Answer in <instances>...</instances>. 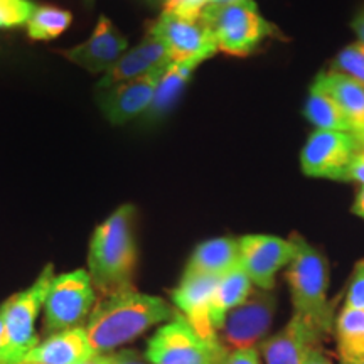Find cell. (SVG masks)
I'll return each instance as SVG.
<instances>
[{
	"label": "cell",
	"mask_w": 364,
	"mask_h": 364,
	"mask_svg": "<svg viewBox=\"0 0 364 364\" xmlns=\"http://www.w3.org/2000/svg\"><path fill=\"white\" fill-rule=\"evenodd\" d=\"M171 63V53L167 44L157 36L149 33L134 49L127 51L110 70L105 73L102 80L97 83V90H108L115 85L125 83V81L140 78L157 68L169 66Z\"/></svg>",
	"instance_id": "obj_15"
},
{
	"label": "cell",
	"mask_w": 364,
	"mask_h": 364,
	"mask_svg": "<svg viewBox=\"0 0 364 364\" xmlns=\"http://www.w3.org/2000/svg\"><path fill=\"white\" fill-rule=\"evenodd\" d=\"M250 294H252V280L248 279L241 265L220 277L209 311V318L216 332L223 327L228 312L241 306L250 297Z\"/></svg>",
	"instance_id": "obj_21"
},
{
	"label": "cell",
	"mask_w": 364,
	"mask_h": 364,
	"mask_svg": "<svg viewBox=\"0 0 364 364\" xmlns=\"http://www.w3.org/2000/svg\"><path fill=\"white\" fill-rule=\"evenodd\" d=\"M344 307L364 311V258L354 267L351 280H349L348 294H346Z\"/></svg>",
	"instance_id": "obj_27"
},
{
	"label": "cell",
	"mask_w": 364,
	"mask_h": 364,
	"mask_svg": "<svg viewBox=\"0 0 364 364\" xmlns=\"http://www.w3.org/2000/svg\"><path fill=\"white\" fill-rule=\"evenodd\" d=\"M331 71L339 73V75L364 85V46L361 43H354L344 48L332 63Z\"/></svg>",
	"instance_id": "obj_25"
},
{
	"label": "cell",
	"mask_w": 364,
	"mask_h": 364,
	"mask_svg": "<svg viewBox=\"0 0 364 364\" xmlns=\"http://www.w3.org/2000/svg\"><path fill=\"white\" fill-rule=\"evenodd\" d=\"M240 265L238 240L223 236L199 243L191 255L184 273H201V275L223 277Z\"/></svg>",
	"instance_id": "obj_19"
},
{
	"label": "cell",
	"mask_w": 364,
	"mask_h": 364,
	"mask_svg": "<svg viewBox=\"0 0 364 364\" xmlns=\"http://www.w3.org/2000/svg\"><path fill=\"white\" fill-rule=\"evenodd\" d=\"M113 361V353H108V354H98V356H95L93 359H90V361H86L83 364H112Z\"/></svg>",
	"instance_id": "obj_35"
},
{
	"label": "cell",
	"mask_w": 364,
	"mask_h": 364,
	"mask_svg": "<svg viewBox=\"0 0 364 364\" xmlns=\"http://www.w3.org/2000/svg\"><path fill=\"white\" fill-rule=\"evenodd\" d=\"M277 311V297L272 290L252 292L223 322L220 341L228 349H257L265 341Z\"/></svg>",
	"instance_id": "obj_9"
},
{
	"label": "cell",
	"mask_w": 364,
	"mask_h": 364,
	"mask_svg": "<svg viewBox=\"0 0 364 364\" xmlns=\"http://www.w3.org/2000/svg\"><path fill=\"white\" fill-rule=\"evenodd\" d=\"M361 150L364 145L353 134L316 130L302 149L300 166L306 176L341 181L344 171Z\"/></svg>",
	"instance_id": "obj_10"
},
{
	"label": "cell",
	"mask_w": 364,
	"mask_h": 364,
	"mask_svg": "<svg viewBox=\"0 0 364 364\" xmlns=\"http://www.w3.org/2000/svg\"><path fill=\"white\" fill-rule=\"evenodd\" d=\"M223 364H260L257 349H240L230 353Z\"/></svg>",
	"instance_id": "obj_29"
},
{
	"label": "cell",
	"mask_w": 364,
	"mask_h": 364,
	"mask_svg": "<svg viewBox=\"0 0 364 364\" xmlns=\"http://www.w3.org/2000/svg\"><path fill=\"white\" fill-rule=\"evenodd\" d=\"M73 16L65 9L53 6L36 7L26 24L27 36L33 41H53L71 26Z\"/></svg>",
	"instance_id": "obj_24"
},
{
	"label": "cell",
	"mask_w": 364,
	"mask_h": 364,
	"mask_svg": "<svg viewBox=\"0 0 364 364\" xmlns=\"http://www.w3.org/2000/svg\"><path fill=\"white\" fill-rule=\"evenodd\" d=\"M95 289L90 273L73 270L54 277L44 302V331L54 332L83 327L93 312Z\"/></svg>",
	"instance_id": "obj_7"
},
{
	"label": "cell",
	"mask_w": 364,
	"mask_h": 364,
	"mask_svg": "<svg viewBox=\"0 0 364 364\" xmlns=\"http://www.w3.org/2000/svg\"><path fill=\"white\" fill-rule=\"evenodd\" d=\"M218 282H220V277L184 273L179 285L171 292L172 302L186 317V321L193 326V329L199 336L206 339H218L215 327L209 318Z\"/></svg>",
	"instance_id": "obj_13"
},
{
	"label": "cell",
	"mask_w": 364,
	"mask_h": 364,
	"mask_svg": "<svg viewBox=\"0 0 364 364\" xmlns=\"http://www.w3.org/2000/svg\"><path fill=\"white\" fill-rule=\"evenodd\" d=\"M201 17L213 33L218 51L233 56H247L253 53L273 31L253 0L211 4L203 9Z\"/></svg>",
	"instance_id": "obj_4"
},
{
	"label": "cell",
	"mask_w": 364,
	"mask_h": 364,
	"mask_svg": "<svg viewBox=\"0 0 364 364\" xmlns=\"http://www.w3.org/2000/svg\"><path fill=\"white\" fill-rule=\"evenodd\" d=\"M353 213L359 218H363L364 220V188L359 191L356 199H354V204H353Z\"/></svg>",
	"instance_id": "obj_34"
},
{
	"label": "cell",
	"mask_w": 364,
	"mask_h": 364,
	"mask_svg": "<svg viewBox=\"0 0 364 364\" xmlns=\"http://www.w3.org/2000/svg\"><path fill=\"white\" fill-rule=\"evenodd\" d=\"M341 181L343 182H359V184L364 188V150L358 154L356 157L353 159V162L349 164L348 169L344 171L343 177H341Z\"/></svg>",
	"instance_id": "obj_28"
},
{
	"label": "cell",
	"mask_w": 364,
	"mask_h": 364,
	"mask_svg": "<svg viewBox=\"0 0 364 364\" xmlns=\"http://www.w3.org/2000/svg\"><path fill=\"white\" fill-rule=\"evenodd\" d=\"M295 257L287 268V284L294 304V317L304 322L321 341L334 326V304L327 300L329 268L326 257L300 235L290 236Z\"/></svg>",
	"instance_id": "obj_3"
},
{
	"label": "cell",
	"mask_w": 364,
	"mask_h": 364,
	"mask_svg": "<svg viewBox=\"0 0 364 364\" xmlns=\"http://www.w3.org/2000/svg\"><path fill=\"white\" fill-rule=\"evenodd\" d=\"M149 33L157 36L167 44L171 61L213 58L218 53L216 41L201 14H181L166 11L150 26Z\"/></svg>",
	"instance_id": "obj_8"
},
{
	"label": "cell",
	"mask_w": 364,
	"mask_h": 364,
	"mask_svg": "<svg viewBox=\"0 0 364 364\" xmlns=\"http://www.w3.org/2000/svg\"><path fill=\"white\" fill-rule=\"evenodd\" d=\"M353 29H354V33H356V36H358L359 43L364 46V9L358 14L356 17H354Z\"/></svg>",
	"instance_id": "obj_33"
},
{
	"label": "cell",
	"mask_w": 364,
	"mask_h": 364,
	"mask_svg": "<svg viewBox=\"0 0 364 364\" xmlns=\"http://www.w3.org/2000/svg\"><path fill=\"white\" fill-rule=\"evenodd\" d=\"M314 85L339 105L353 135L364 145V85L334 71L318 75Z\"/></svg>",
	"instance_id": "obj_17"
},
{
	"label": "cell",
	"mask_w": 364,
	"mask_h": 364,
	"mask_svg": "<svg viewBox=\"0 0 364 364\" xmlns=\"http://www.w3.org/2000/svg\"><path fill=\"white\" fill-rule=\"evenodd\" d=\"M318 339L297 317L290 318L280 332L262 343V354L267 364H304L307 349Z\"/></svg>",
	"instance_id": "obj_18"
},
{
	"label": "cell",
	"mask_w": 364,
	"mask_h": 364,
	"mask_svg": "<svg viewBox=\"0 0 364 364\" xmlns=\"http://www.w3.org/2000/svg\"><path fill=\"white\" fill-rule=\"evenodd\" d=\"M166 70L167 66L157 68L140 78L98 91V107L105 118L113 125H124L140 115H145L152 105L156 88Z\"/></svg>",
	"instance_id": "obj_12"
},
{
	"label": "cell",
	"mask_w": 364,
	"mask_h": 364,
	"mask_svg": "<svg viewBox=\"0 0 364 364\" xmlns=\"http://www.w3.org/2000/svg\"><path fill=\"white\" fill-rule=\"evenodd\" d=\"M177 312L164 299L134 289L105 299L93 309L85 331L95 351L108 354L142 336L150 327L172 321Z\"/></svg>",
	"instance_id": "obj_1"
},
{
	"label": "cell",
	"mask_w": 364,
	"mask_h": 364,
	"mask_svg": "<svg viewBox=\"0 0 364 364\" xmlns=\"http://www.w3.org/2000/svg\"><path fill=\"white\" fill-rule=\"evenodd\" d=\"M112 364H150V363L135 351H120V353H113Z\"/></svg>",
	"instance_id": "obj_30"
},
{
	"label": "cell",
	"mask_w": 364,
	"mask_h": 364,
	"mask_svg": "<svg viewBox=\"0 0 364 364\" xmlns=\"http://www.w3.org/2000/svg\"><path fill=\"white\" fill-rule=\"evenodd\" d=\"M36 7L31 0H0V29L26 26Z\"/></svg>",
	"instance_id": "obj_26"
},
{
	"label": "cell",
	"mask_w": 364,
	"mask_h": 364,
	"mask_svg": "<svg viewBox=\"0 0 364 364\" xmlns=\"http://www.w3.org/2000/svg\"><path fill=\"white\" fill-rule=\"evenodd\" d=\"M98 356L90 344L85 326L48 336L27 354L22 364H83Z\"/></svg>",
	"instance_id": "obj_16"
},
{
	"label": "cell",
	"mask_w": 364,
	"mask_h": 364,
	"mask_svg": "<svg viewBox=\"0 0 364 364\" xmlns=\"http://www.w3.org/2000/svg\"><path fill=\"white\" fill-rule=\"evenodd\" d=\"M129 41L108 17L100 16L93 34L83 44L66 49L61 54L90 73H107L127 53Z\"/></svg>",
	"instance_id": "obj_14"
},
{
	"label": "cell",
	"mask_w": 364,
	"mask_h": 364,
	"mask_svg": "<svg viewBox=\"0 0 364 364\" xmlns=\"http://www.w3.org/2000/svg\"><path fill=\"white\" fill-rule=\"evenodd\" d=\"M304 364H332V361L324 351H321V349L317 348L316 344L307 349L306 358H304Z\"/></svg>",
	"instance_id": "obj_31"
},
{
	"label": "cell",
	"mask_w": 364,
	"mask_h": 364,
	"mask_svg": "<svg viewBox=\"0 0 364 364\" xmlns=\"http://www.w3.org/2000/svg\"><path fill=\"white\" fill-rule=\"evenodd\" d=\"M228 354L220 338H203L177 312L150 338L145 358L150 364H223Z\"/></svg>",
	"instance_id": "obj_5"
},
{
	"label": "cell",
	"mask_w": 364,
	"mask_h": 364,
	"mask_svg": "<svg viewBox=\"0 0 364 364\" xmlns=\"http://www.w3.org/2000/svg\"><path fill=\"white\" fill-rule=\"evenodd\" d=\"M240 265L260 290H272L275 277L295 257L292 240L272 235H247L238 240Z\"/></svg>",
	"instance_id": "obj_11"
},
{
	"label": "cell",
	"mask_w": 364,
	"mask_h": 364,
	"mask_svg": "<svg viewBox=\"0 0 364 364\" xmlns=\"http://www.w3.org/2000/svg\"><path fill=\"white\" fill-rule=\"evenodd\" d=\"M135 208L124 204L95 230L90 241L88 273L105 297L134 290L136 243Z\"/></svg>",
	"instance_id": "obj_2"
},
{
	"label": "cell",
	"mask_w": 364,
	"mask_h": 364,
	"mask_svg": "<svg viewBox=\"0 0 364 364\" xmlns=\"http://www.w3.org/2000/svg\"><path fill=\"white\" fill-rule=\"evenodd\" d=\"M0 364H11V353H9V343H7L6 326H4L2 312H0Z\"/></svg>",
	"instance_id": "obj_32"
},
{
	"label": "cell",
	"mask_w": 364,
	"mask_h": 364,
	"mask_svg": "<svg viewBox=\"0 0 364 364\" xmlns=\"http://www.w3.org/2000/svg\"><path fill=\"white\" fill-rule=\"evenodd\" d=\"M54 280V267L48 265L31 287L9 297L0 306L11 353V364H22L27 354L38 346L36 318L44 307L46 297Z\"/></svg>",
	"instance_id": "obj_6"
},
{
	"label": "cell",
	"mask_w": 364,
	"mask_h": 364,
	"mask_svg": "<svg viewBox=\"0 0 364 364\" xmlns=\"http://www.w3.org/2000/svg\"><path fill=\"white\" fill-rule=\"evenodd\" d=\"M334 324L341 364H364V311L343 307Z\"/></svg>",
	"instance_id": "obj_22"
},
{
	"label": "cell",
	"mask_w": 364,
	"mask_h": 364,
	"mask_svg": "<svg viewBox=\"0 0 364 364\" xmlns=\"http://www.w3.org/2000/svg\"><path fill=\"white\" fill-rule=\"evenodd\" d=\"M201 63H204L203 59H189V61L171 63L167 66V70L164 71L162 78L156 88L152 105H150L149 110L144 115L145 122L161 120L162 117H166L176 107L186 85L189 83L196 68L201 65Z\"/></svg>",
	"instance_id": "obj_20"
},
{
	"label": "cell",
	"mask_w": 364,
	"mask_h": 364,
	"mask_svg": "<svg viewBox=\"0 0 364 364\" xmlns=\"http://www.w3.org/2000/svg\"><path fill=\"white\" fill-rule=\"evenodd\" d=\"M304 113H306L307 120L312 125H316L317 130H334L353 134L351 125H349L348 118L341 110L339 105L321 88H317L316 85H312Z\"/></svg>",
	"instance_id": "obj_23"
}]
</instances>
